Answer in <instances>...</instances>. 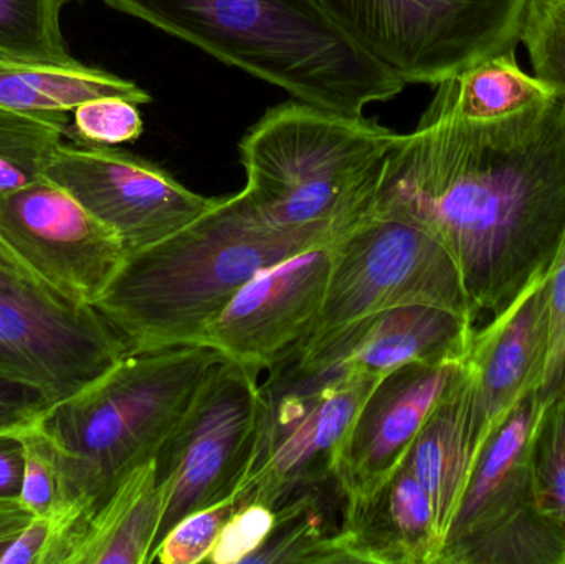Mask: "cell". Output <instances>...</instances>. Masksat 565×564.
<instances>
[{
    "instance_id": "obj_1",
    "label": "cell",
    "mask_w": 565,
    "mask_h": 564,
    "mask_svg": "<svg viewBox=\"0 0 565 564\" xmlns=\"http://www.w3.org/2000/svg\"><path fill=\"white\" fill-rule=\"evenodd\" d=\"M371 209L434 235L475 324L550 272L565 231V102L470 125L425 109L398 136Z\"/></svg>"
},
{
    "instance_id": "obj_2",
    "label": "cell",
    "mask_w": 565,
    "mask_h": 564,
    "mask_svg": "<svg viewBox=\"0 0 565 564\" xmlns=\"http://www.w3.org/2000/svg\"><path fill=\"white\" fill-rule=\"evenodd\" d=\"M344 232L271 224L244 191L218 198L188 227L126 255L95 307L129 353L199 347L205 328L255 275Z\"/></svg>"
},
{
    "instance_id": "obj_3",
    "label": "cell",
    "mask_w": 565,
    "mask_h": 564,
    "mask_svg": "<svg viewBox=\"0 0 565 564\" xmlns=\"http://www.w3.org/2000/svg\"><path fill=\"white\" fill-rule=\"evenodd\" d=\"M105 2L319 108L362 116L405 88L319 0Z\"/></svg>"
},
{
    "instance_id": "obj_4",
    "label": "cell",
    "mask_w": 565,
    "mask_h": 564,
    "mask_svg": "<svg viewBox=\"0 0 565 564\" xmlns=\"http://www.w3.org/2000/svg\"><path fill=\"white\" fill-rule=\"evenodd\" d=\"M222 360L205 347L131 353L50 407L42 423L58 447L63 480L53 512L88 519L126 476L156 459Z\"/></svg>"
},
{
    "instance_id": "obj_5",
    "label": "cell",
    "mask_w": 565,
    "mask_h": 564,
    "mask_svg": "<svg viewBox=\"0 0 565 564\" xmlns=\"http://www.w3.org/2000/svg\"><path fill=\"white\" fill-rule=\"evenodd\" d=\"M398 136L362 116L289 99L242 139V191L271 224L348 231L374 202Z\"/></svg>"
},
{
    "instance_id": "obj_6",
    "label": "cell",
    "mask_w": 565,
    "mask_h": 564,
    "mask_svg": "<svg viewBox=\"0 0 565 564\" xmlns=\"http://www.w3.org/2000/svg\"><path fill=\"white\" fill-rule=\"evenodd\" d=\"M404 85H440L516 52L527 0H319Z\"/></svg>"
},
{
    "instance_id": "obj_7",
    "label": "cell",
    "mask_w": 565,
    "mask_h": 564,
    "mask_svg": "<svg viewBox=\"0 0 565 564\" xmlns=\"http://www.w3.org/2000/svg\"><path fill=\"white\" fill-rule=\"evenodd\" d=\"M408 305L445 308L475 323L460 272L444 245L418 225L369 207L334 242L324 304L289 354L362 318Z\"/></svg>"
},
{
    "instance_id": "obj_8",
    "label": "cell",
    "mask_w": 565,
    "mask_h": 564,
    "mask_svg": "<svg viewBox=\"0 0 565 564\" xmlns=\"http://www.w3.org/2000/svg\"><path fill=\"white\" fill-rule=\"evenodd\" d=\"M267 426L258 374L222 360L156 457L159 482L168 490L156 545L185 517L247 486L267 456Z\"/></svg>"
},
{
    "instance_id": "obj_9",
    "label": "cell",
    "mask_w": 565,
    "mask_h": 564,
    "mask_svg": "<svg viewBox=\"0 0 565 564\" xmlns=\"http://www.w3.org/2000/svg\"><path fill=\"white\" fill-rule=\"evenodd\" d=\"M128 354L95 305L65 297L0 242V380L32 387L55 406Z\"/></svg>"
},
{
    "instance_id": "obj_10",
    "label": "cell",
    "mask_w": 565,
    "mask_h": 564,
    "mask_svg": "<svg viewBox=\"0 0 565 564\" xmlns=\"http://www.w3.org/2000/svg\"><path fill=\"white\" fill-rule=\"evenodd\" d=\"M477 327L445 308L408 305L362 318L289 354L262 384L275 430L306 401L348 377H384L412 363L461 360Z\"/></svg>"
},
{
    "instance_id": "obj_11",
    "label": "cell",
    "mask_w": 565,
    "mask_h": 564,
    "mask_svg": "<svg viewBox=\"0 0 565 564\" xmlns=\"http://www.w3.org/2000/svg\"><path fill=\"white\" fill-rule=\"evenodd\" d=\"M45 178L113 228L128 254L171 237L218 201L185 188L161 166L109 146L62 142Z\"/></svg>"
},
{
    "instance_id": "obj_12",
    "label": "cell",
    "mask_w": 565,
    "mask_h": 564,
    "mask_svg": "<svg viewBox=\"0 0 565 564\" xmlns=\"http://www.w3.org/2000/svg\"><path fill=\"white\" fill-rule=\"evenodd\" d=\"M0 242L46 284L86 305L105 294L128 255L113 228L46 178L0 194Z\"/></svg>"
},
{
    "instance_id": "obj_13",
    "label": "cell",
    "mask_w": 565,
    "mask_h": 564,
    "mask_svg": "<svg viewBox=\"0 0 565 564\" xmlns=\"http://www.w3.org/2000/svg\"><path fill=\"white\" fill-rule=\"evenodd\" d=\"M334 242L299 252L255 275L205 328L199 347L211 348L258 376L278 366L305 340L321 311Z\"/></svg>"
},
{
    "instance_id": "obj_14",
    "label": "cell",
    "mask_w": 565,
    "mask_h": 564,
    "mask_svg": "<svg viewBox=\"0 0 565 564\" xmlns=\"http://www.w3.org/2000/svg\"><path fill=\"white\" fill-rule=\"evenodd\" d=\"M547 275L534 278L503 313L477 328L465 354L477 457L514 407L543 386L550 350Z\"/></svg>"
},
{
    "instance_id": "obj_15",
    "label": "cell",
    "mask_w": 565,
    "mask_h": 564,
    "mask_svg": "<svg viewBox=\"0 0 565 564\" xmlns=\"http://www.w3.org/2000/svg\"><path fill=\"white\" fill-rule=\"evenodd\" d=\"M461 363L463 358L412 363L379 381L359 411L339 457L334 479L345 497L372 492L404 464Z\"/></svg>"
},
{
    "instance_id": "obj_16",
    "label": "cell",
    "mask_w": 565,
    "mask_h": 564,
    "mask_svg": "<svg viewBox=\"0 0 565 564\" xmlns=\"http://www.w3.org/2000/svg\"><path fill=\"white\" fill-rule=\"evenodd\" d=\"M381 380L348 377L301 404L278 427L270 454L244 487L248 502L275 510L298 490L334 479L355 417Z\"/></svg>"
},
{
    "instance_id": "obj_17",
    "label": "cell",
    "mask_w": 565,
    "mask_h": 564,
    "mask_svg": "<svg viewBox=\"0 0 565 564\" xmlns=\"http://www.w3.org/2000/svg\"><path fill=\"white\" fill-rule=\"evenodd\" d=\"M338 543L348 564H440L444 552L430 499L405 462L372 492L345 497Z\"/></svg>"
},
{
    "instance_id": "obj_18",
    "label": "cell",
    "mask_w": 565,
    "mask_h": 564,
    "mask_svg": "<svg viewBox=\"0 0 565 564\" xmlns=\"http://www.w3.org/2000/svg\"><path fill=\"white\" fill-rule=\"evenodd\" d=\"M547 404L541 391L530 394L487 440L475 460L441 556L534 502L531 454Z\"/></svg>"
},
{
    "instance_id": "obj_19",
    "label": "cell",
    "mask_w": 565,
    "mask_h": 564,
    "mask_svg": "<svg viewBox=\"0 0 565 564\" xmlns=\"http://www.w3.org/2000/svg\"><path fill=\"white\" fill-rule=\"evenodd\" d=\"M475 459L473 387L463 361L404 460L430 499L444 546Z\"/></svg>"
},
{
    "instance_id": "obj_20",
    "label": "cell",
    "mask_w": 565,
    "mask_h": 564,
    "mask_svg": "<svg viewBox=\"0 0 565 564\" xmlns=\"http://www.w3.org/2000/svg\"><path fill=\"white\" fill-rule=\"evenodd\" d=\"M168 507L156 459L121 480L73 536L65 564H148Z\"/></svg>"
},
{
    "instance_id": "obj_21",
    "label": "cell",
    "mask_w": 565,
    "mask_h": 564,
    "mask_svg": "<svg viewBox=\"0 0 565 564\" xmlns=\"http://www.w3.org/2000/svg\"><path fill=\"white\" fill-rule=\"evenodd\" d=\"M556 99L550 86L527 75L516 52L484 60L437 85L428 108L470 125H490Z\"/></svg>"
},
{
    "instance_id": "obj_22",
    "label": "cell",
    "mask_w": 565,
    "mask_h": 564,
    "mask_svg": "<svg viewBox=\"0 0 565 564\" xmlns=\"http://www.w3.org/2000/svg\"><path fill=\"white\" fill-rule=\"evenodd\" d=\"M98 98L148 105L151 95L129 79L76 62L73 65L22 62L0 56V106L19 111L72 113Z\"/></svg>"
},
{
    "instance_id": "obj_23",
    "label": "cell",
    "mask_w": 565,
    "mask_h": 564,
    "mask_svg": "<svg viewBox=\"0 0 565 564\" xmlns=\"http://www.w3.org/2000/svg\"><path fill=\"white\" fill-rule=\"evenodd\" d=\"M345 496L338 480L305 487L275 509V525L245 564H348L338 536Z\"/></svg>"
},
{
    "instance_id": "obj_24",
    "label": "cell",
    "mask_w": 565,
    "mask_h": 564,
    "mask_svg": "<svg viewBox=\"0 0 565 564\" xmlns=\"http://www.w3.org/2000/svg\"><path fill=\"white\" fill-rule=\"evenodd\" d=\"M440 564H565V532L533 502L445 553Z\"/></svg>"
},
{
    "instance_id": "obj_25",
    "label": "cell",
    "mask_w": 565,
    "mask_h": 564,
    "mask_svg": "<svg viewBox=\"0 0 565 564\" xmlns=\"http://www.w3.org/2000/svg\"><path fill=\"white\" fill-rule=\"evenodd\" d=\"M70 123V113L0 106V194L45 178L46 166Z\"/></svg>"
},
{
    "instance_id": "obj_26",
    "label": "cell",
    "mask_w": 565,
    "mask_h": 564,
    "mask_svg": "<svg viewBox=\"0 0 565 564\" xmlns=\"http://www.w3.org/2000/svg\"><path fill=\"white\" fill-rule=\"evenodd\" d=\"M75 0H0V56L73 65L62 32V10Z\"/></svg>"
},
{
    "instance_id": "obj_27",
    "label": "cell",
    "mask_w": 565,
    "mask_h": 564,
    "mask_svg": "<svg viewBox=\"0 0 565 564\" xmlns=\"http://www.w3.org/2000/svg\"><path fill=\"white\" fill-rule=\"evenodd\" d=\"M537 509L565 532V394L547 404L531 454Z\"/></svg>"
},
{
    "instance_id": "obj_28",
    "label": "cell",
    "mask_w": 565,
    "mask_h": 564,
    "mask_svg": "<svg viewBox=\"0 0 565 564\" xmlns=\"http://www.w3.org/2000/svg\"><path fill=\"white\" fill-rule=\"evenodd\" d=\"M520 43L533 75L565 102V0H527Z\"/></svg>"
},
{
    "instance_id": "obj_29",
    "label": "cell",
    "mask_w": 565,
    "mask_h": 564,
    "mask_svg": "<svg viewBox=\"0 0 565 564\" xmlns=\"http://www.w3.org/2000/svg\"><path fill=\"white\" fill-rule=\"evenodd\" d=\"M248 496L244 489L224 502L182 519L172 526L161 542L152 550L149 563L198 564L207 562L228 520L247 506Z\"/></svg>"
},
{
    "instance_id": "obj_30",
    "label": "cell",
    "mask_w": 565,
    "mask_h": 564,
    "mask_svg": "<svg viewBox=\"0 0 565 564\" xmlns=\"http://www.w3.org/2000/svg\"><path fill=\"white\" fill-rule=\"evenodd\" d=\"M42 419L12 434L23 449V479L19 500L33 517H49L62 502L58 447Z\"/></svg>"
},
{
    "instance_id": "obj_31",
    "label": "cell",
    "mask_w": 565,
    "mask_h": 564,
    "mask_svg": "<svg viewBox=\"0 0 565 564\" xmlns=\"http://www.w3.org/2000/svg\"><path fill=\"white\" fill-rule=\"evenodd\" d=\"M66 138L79 145L113 146L136 141L142 135L139 105L125 98H98L72 111Z\"/></svg>"
},
{
    "instance_id": "obj_32",
    "label": "cell",
    "mask_w": 565,
    "mask_h": 564,
    "mask_svg": "<svg viewBox=\"0 0 565 564\" xmlns=\"http://www.w3.org/2000/svg\"><path fill=\"white\" fill-rule=\"evenodd\" d=\"M550 350L541 396L553 403L565 394V231L547 275Z\"/></svg>"
},
{
    "instance_id": "obj_33",
    "label": "cell",
    "mask_w": 565,
    "mask_h": 564,
    "mask_svg": "<svg viewBox=\"0 0 565 564\" xmlns=\"http://www.w3.org/2000/svg\"><path fill=\"white\" fill-rule=\"evenodd\" d=\"M274 525V509L264 503H247L228 520L205 563H247V560L264 545Z\"/></svg>"
},
{
    "instance_id": "obj_34",
    "label": "cell",
    "mask_w": 565,
    "mask_h": 564,
    "mask_svg": "<svg viewBox=\"0 0 565 564\" xmlns=\"http://www.w3.org/2000/svg\"><path fill=\"white\" fill-rule=\"evenodd\" d=\"M60 536L50 517H33L0 564H56Z\"/></svg>"
},
{
    "instance_id": "obj_35",
    "label": "cell",
    "mask_w": 565,
    "mask_h": 564,
    "mask_svg": "<svg viewBox=\"0 0 565 564\" xmlns=\"http://www.w3.org/2000/svg\"><path fill=\"white\" fill-rule=\"evenodd\" d=\"M50 407L49 401L32 387L0 380V434H13L36 423Z\"/></svg>"
},
{
    "instance_id": "obj_36",
    "label": "cell",
    "mask_w": 565,
    "mask_h": 564,
    "mask_svg": "<svg viewBox=\"0 0 565 564\" xmlns=\"http://www.w3.org/2000/svg\"><path fill=\"white\" fill-rule=\"evenodd\" d=\"M22 479V444L12 434H0V500H19Z\"/></svg>"
},
{
    "instance_id": "obj_37",
    "label": "cell",
    "mask_w": 565,
    "mask_h": 564,
    "mask_svg": "<svg viewBox=\"0 0 565 564\" xmlns=\"http://www.w3.org/2000/svg\"><path fill=\"white\" fill-rule=\"evenodd\" d=\"M32 519L20 500H0V560Z\"/></svg>"
}]
</instances>
